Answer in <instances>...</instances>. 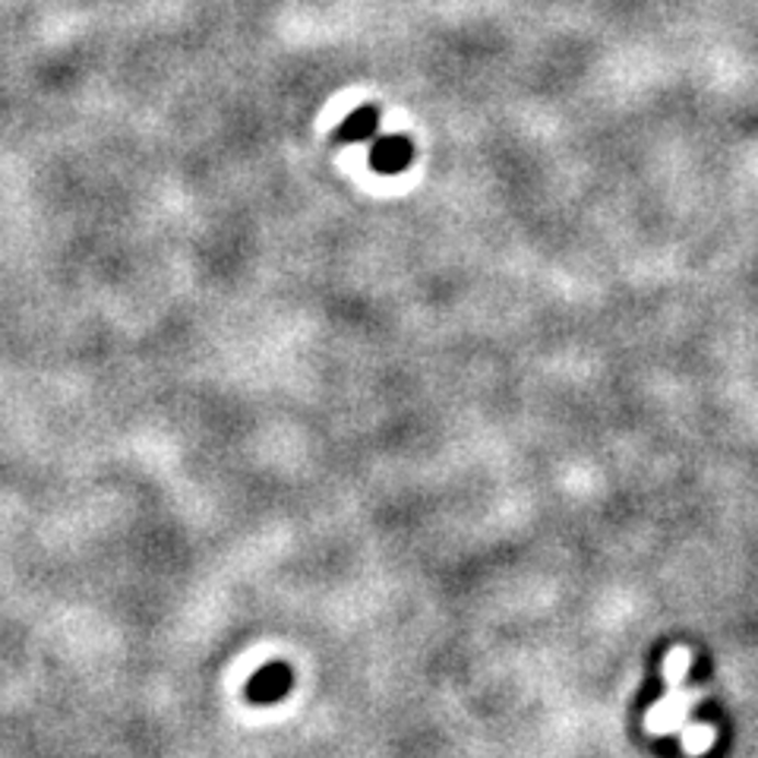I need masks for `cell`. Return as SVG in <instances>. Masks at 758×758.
Here are the masks:
<instances>
[{
    "label": "cell",
    "mask_w": 758,
    "mask_h": 758,
    "mask_svg": "<svg viewBox=\"0 0 758 758\" xmlns=\"http://www.w3.org/2000/svg\"><path fill=\"white\" fill-rule=\"evenodd\" d=\"M689 670H692V651L686 645L667 651L664 657V682L667 696L654 702L645 714V733L648 736H670L692 727V708L704 699V689H689Z\"/></svg>",
    "instance_id": "6da1fadb"
},
{
    "label": "cell",
    "mask_w": 758,
    "mask_h": 758,
    "mask_svg": "<svg viewBox=\"0 0 758 758\" xmlns=\"http://www.w3.org/2000/svg\"><path fill=\"white\" fill-rule=\"evenodd\" d=\"M414 159V146L405 136H379L370 146V168L379 174H402Z\"/></svg>",
    "instance_id": "7a4b0ae2"
},
{
    "label": "cell",
    "mask_w": 758,
    "mask_h": 758,
    "mask_svg": "<svg viewBox=\"0 0 758 758\" xmlns=\"http://www.w3.org/2000/svg\"><path fill=\"white\" fill-rule=\"evenodd\" d=\"M714 739H717V731H714L711 724H692V727H686V731L679 733V746H682L689 756H702V753H708V749L714 746Z\"/></svg>",
    "instance_id": "277c9868"
},
{
    "label": "cell",
    "mask_w": 758,
    "mask_h": 758,
    "mask_svg": "<svg viewBox=\"0 0 758 758\" xmlns=\"http://www.w3.org/2000/svg\"><path fill=\"white\" fill-rule=\"evenodd\" d=\"M379 134V108L374 105H360L354 108L342 127H338V142H370Z\"/></svg>",
    "instance_id": "3957f363"
}]
</instances>
